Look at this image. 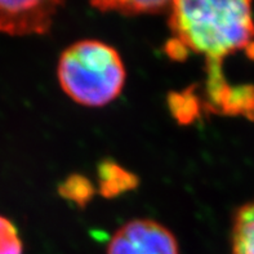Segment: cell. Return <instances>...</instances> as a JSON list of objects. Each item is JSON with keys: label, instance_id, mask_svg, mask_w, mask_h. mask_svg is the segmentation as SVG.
<instances>
[{"label": "cell", "instance_id": "cell-1", "mask_svg": "<svg viewBox=\"0 0 254 254\" xmlns=\"http://www.w3.org/2000/svg\"><path fill=\"white\" fill-rule=\"evenodd\" d=\"M168 56L205 58L206 107L216 111L235 85L225 79L226 58L244 52L254 60L253 0H172L168 8Z\"/></svg>", "mask_w": 254, "mask_h": 254}, {"label": "cell", "instance_id": "cell-2", "mask_svg": "<svg viewBox=\"0 0 254 254\" xmlns=\"http://www.w3.org/2000/svg\"><path fill=\"white\" fill-rule=\"evenodd\" d=\"M57 77L62 90L74 102L85 107H103L120 96L127 71L114 47L85 39L62 52Z\"/></svg>", "mask_w": 254, "mask_h": 254}, {"label": "cell", "instance_id": "cell-3", "mask_svg": "<svg viewBox=\"0 0 254 254\" xmlns=\"http://www.w3.org/2000/svg\"><path fill=\"white\" fill-rule=\"evenodd\" d=\"M107 254H180L176 236L154 219L129 221L115 231Z\"/></svg>", "mask_w": 254, "mask_h": 254}, {"label": "cell", "instance_id": "cell-4", "mask_svg": "<svg viewBox=\"0 0 254 254\" xmlns=\"http://www.w3.org/2000/svg\"><path fill=\"white\" fill-rule=\"evenodd\" d=\"M66 0H0V32L43 35L51 30Z\"/></svg>", "mask_w": 254, "mask_h": 254}, {"label": "cell", "instance_id": "cell-5", "mask_svg": "<svg viewBox=\"0 0 254 254\" xmlns=\"http://www.w3.org/2000/svg\"><path fill=\"white\" fill-rule=\"evenodd\" d=\"M231 254H254V199L236 210L232 223Z\"/></svg>", "mask_w": 254, "mask_h": 254}, {"label": "cell", "instance_id": "cell-6", "mask_svg": "<svg viewBox=\"0 0 254 254\" xmlns=\"http://www.w3.org/2000/svg\"><path fill=\"white\" fill-rule=\"evenodd\" d=\"M100 192L105 197H115L138 185V178L114 161H102L98 167Z\"/></svg>", "mask_w": 254, "mask_h": 254}, {"label": "cell", "instance_id": "cell-7", "mask_svg": "<svg viewBox=\"0 0 254 254\" xmlns=\"http://www.w3.org/2000/svg\"><path fill=\"white\" fill-rule=\"evenodd\" d=\"M171 1L172 0H90V4L101 12L138 16L168 10Z\"/></svg>", "mask_w": 254, "mask_h": 254}, {"label": "cell", "instance_id": "cell-8", "mask_svg": "<svg viewBox=\"0 0 254 254\" xmlns=\"http://www.w3.org/2000/svg\"><path fill=\"white\" fill-rule=\"evenodd\" d=\"M58 192L64 199L70 200L79 206H84L93 197L94 187L88 178L79 174H72L62 182Z\"/></svg>", "mask_w": 254, "mask_h": 254}, {"label": "cell", "instance_id": "cell-9", "mask_svg": "<svg viewBox=\"0 0 254 254\" xmlns=\"http://www.w3.org/2000/svg\"><path fill=\"white\" fill-rule=\"evenodd\" d=\"M169 106L176 119L182 124H187L195 119L199 114V103L197 98L191 92L174 93L169 98Z\"/></svg>", "mask_w": 254, "mask_h": 254}, {"label": "cell", "instance_id": "cell-10", "mask_svg": "<svg viewBox=\"0 0 254 254\" xmlns=\"http://www.w3.org/2000/svg\"><path fill=\"white\" fill-rule=\"evenodd\" d=\"M23 245L12 221L0 216V254H22Z\"/></svg>", "mask_w": 254, "mask_h": 254}]
</instances>
